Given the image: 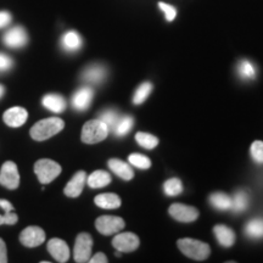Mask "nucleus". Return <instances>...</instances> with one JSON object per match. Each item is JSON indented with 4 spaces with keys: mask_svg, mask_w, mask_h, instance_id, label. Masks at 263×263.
<instances>
[{
    "mask_svg": "<svg viewBox=\"0 0 263 263\" xmlns=\"http://www.w3.org/2000/svg\"><path fill=\"white\" fill-rule=\"evenodd\" d=\"M42 104L55 114L64 112L66 108V100L60 94H47L43 98Z\"/></svg>",
    "mask_w": 263,
    "mask_h": 263,
    "instance_id": "obj_18",
    "label": "nucleus"
},
{
    "mask_svg": "<svg viewBox=\"0 0 263 263\" xmlns=\"http://www.w3.org/2000/svg\"><path fill=\"white\" fill-rule=\"evenodd\" d=\"M87 183L91 189L104 188V186H106L111 183V176L106 171H94L87 178Z\"/></svg>",
    "mask_w": 263,
    "mask_h": 263,
    "instance_id": "obj_22",
    "label": "nucleus"
},
{
    "mask_svg": "<svg viewBox=\"0 0 263 263\" xmlns=\"http://www.w3.org/2000/svg\"><path fill=\"white\" fill-rule=\"evenodd\" d=\"M89 262L90 263H106L107 262V258H106V256H105L104 254L99 252V254L94 255L93 257L89 258Z\"/></svg>",
    "mask_w": 263,
    "mask_h": 263,
    "instance_id": "obj_40",
    "label": "nucleus"
},
{
    "mask_svg": "<svg viewBox=\"0 0 263 263\" xmlns=\"http://www.w3.org/2000/svg\"><path fill=\"white\" fill-rule=\"evenodd\" d=\"M215 235L218 242L224 248H230V246L234 245L235 242V234L229 227L219 224L215 227Z\"/></svg>",
    "mask_w": 263,
    "mask_h": 263,
    "instance_id": "obj_21",
    "label": "nucleus"
},
{
    "mask_svg": "<svg viewBox=\"0 0 263 263\" xmlns=\"http://www.w3.org/2000/svg\"><path fill=\"white\" fill-rule=\"evenodd\" d=\"M3 42H4V44L9 48H22L28 43L27 32H26V29L24 27H21V26H15V27L6 31L4 37H3Z\"/></svg>",
    "mask_w": 263,
    "mask_h": 263,
    "instance_id": "obj_8",
    "label": "nucleus"
},
{
    "mask_svg": "<svg viewBox=\"0 0 263 263\" xmlns=\"http://www.w3.org/2000/svg\"><path fill=\"white\" fill-rule=\"evenodd\" d=\"M121 115L118 114V111L112 110V108H107L99 115V120H101L106 124L108 128V132H114L116 128L118 121H120Z\"/></svg>",
    "mask_w": 263,
    "mask_h": 263,
    "instance_id": "obj_25",
    "label": "nucleus"
},
{
    "mask_svg": "<svg viewBox=\"0 0 263 263\" xmlns=\"http://www.w3.org/2000/svg\"><path fill=\"white\" fill-rule=\"evenodd\" d=\"M170 215L176 221L179 222H194L199 217V211L193 206H186L183 203H173L168 210Z\"/></svg>",
    "mask_w": 263,
    "mask_h": 263,
    "instance_id": "obj_11",
    "label": "nucleus"
},
{
    "mask_svg": "<svg viewBox=\"0 0 263 263\" xmlns=\"http://www.w3.org/2000/svg\"><path fill=\"white\" fill-rule=\"evenodd\" d=\"M4 93H5V88L3 87L2 84H0V98H2L3 95H4Z\"/></svg>",
    "mask_w": 263,
    "mask_h": 263,
    "instance_id": "obj_41",
    "label": "nucleus"
},
{
    "mask_svg": "<svg viewBox=\"0 0 263 263\" xmlns=\"http://www.w3.org/2000/svg\"><path fill=\"white\" fill-rule=\"evenodd\" d=\"M108 168H110L112 172L116 174V176L120 177L124 180H130L134 177L133 170L130 168V166L123 161L118 159H111L107 162Z\"/></svg>",
    "mask_w": 263,
    "mask_h": 263,
    "instance_id": "obj_17",
    "label": "nucleus"
},
{
    "mask_svg": "<svg viewBox=\"0 0 263 263\" xmlns=\"http://www.w3.org/2000/svg\"><path fill=\"white\" fill-rule=\"evenodd\" d=\"M98 232L103 235H112L124 228V221L116 216H101L95 221Z\"/></svg>",
    "mask_w": 263,
    "mask_h": 263,
    "instance_id": "obj_7",
    "label": "nucleus"
},
{
    "mask_svg": "<svg viewBox=\"0 0 263 263\" xmlns=\"http://www.w3.org/2000/svg\"><path fill=\"white\" fill-rule=\"evenodd\" d=\"M3 215H4V224L6 226H14L18 221V217L14 211L3 212Z\"/></svg>",
    "mask_w": 263,
    "mask_h": 263,
    "instance_id": "obj_36",
    "label": "nucleus"
},
{
    "mask_svg": "<svg viewBox=\"0 0 263 263\" xmlns=\"http://www.w3.org/2000/svg\"><path fill=\"white\" fill-rule=\"evenodd\" d=\"M159 6L160 9L164 12V16H166L167 21H173V20L176 18V15H177L176 8H173L172 5L166 4V3H159Z\"/></svg>",
    "mask_w": 263,
    "mask_h": 263,
    "instance_id": "obj_34",
    "label": "nucleus"
},
{
    "mask_svg": "<svg viewBox=\"0 0 263 263\" xmlns=\"http://www.w3.org/2000/svg\"><path fill=\"white\" fill-rule=\"evenodd\" d=\"M85 183H87V173L84 171H78L65 186V195L68 197H78L83 192Z\"/></svg>",
    "mask_w": 263,
    "mask_h": 263,
    "instance_id": "obj_16",
    "label": "nucleus"
},
{
    "mask_svg": "<svg viewBox=\"0 0 263 263\" xmlns=\"http://www.w3.org/2000/svg\"><path fill=\"white\" fill-rule=\"evenodd\" d=\"M91 248H93V239L88 233H81L76 239L73 257L77 263L89 262L91 257Z\"/></svg>",
    "mask_w": 263,
    "mask_h": 263,
    "instance_id": "obj_5",
    "label": "nucleus"
},
{
    "mask_svg": "<svg viewBox=\"0 0 263 263\" xmlns=\"http://www.w3.org/2000/svg\"><path fill=\"white\" fill-rule=\"evenodd\" d=\"M94 91L90 87H82L72 97V106L77 111H85L89 108L93 100Z\"/></svg>",
    "mask_w": 263,
    "mask_h": 263,
    "instance_id": "obj_13",
    "label": "nucleus"
},
{
    "mask_svg": "<svg viewBox=\"0 0 263 263\" xmlns=\"http://www.w3.org/2000/svg\"><path fill=\"white\" fill-rule=\"evenodd\" d=\"M210 203L217 210L227 211L232 210V197H229L227 194L223 193H213L210 196Z\"/></svg>",
    "mask_w": 263,
    "mask_h": 263,
    "instance_id": "obj_24",
    "label": "nucleus"
},
{
    "mask_svg": "<svg viewBox=\"0 0 263 263\" xmlns=\"http://www.w3.org/2000/svg\"><path fill=\"white\" fill-rule=\"evenodd\" d=\"M136 139L140 146L145 147V149H154V147L157 146L159 144V139L155 136H151L149 133H143V132H139L137 133Z\"/></svg>",
    "mask_w": 263,
    "mask_h": 263,
    "instance_id": "obj_30",
    "label": "nucleus"
},
{
    "mask_svg": "<svg viewBox=\"0 0 263 263\" xmlns=\"http://www.w3.org/2000/svg\"><path fill=\"white\" fill-rule=\"evenodd\" d=\"M249 194L245 190H239L232 199V210L234 212H244L249 206Z\"/></svg>",
    "mask_w": 263,
    "mask_h": 263,
    "instance_id": "obj_26",
    "label": "nucleus"
},
{
    "mask_svg": "<svg viewBox=\"0 0 263 263\" xmlns=\"http://www.w3.org/2000/svg\"><path fill=\"white\" fill-rule=\"evenodd\" d=\"M133 123H134V120L132 116H121L116 128H115L114 133L116 134L117 137L126 136V134L129 133L132 127H133Z\"/></svg>",
    "mask_w": 263,
    "mask_h": 263,
    "instance_id": "obj_29",
    "label": "nucleus"
},
{
    "mask_svg": "<svg viewBox=\"0 0 263 263\" xmlns=\"http://www.w3.org/2000/svg\"><path fill=\"white\" fill-rule=\"evenodd\" d=\"M20 241L26 248H37L45 241V233L39 227H27L20 234Z\"/></svg>",
    "mask_w": 263,
    "mask_h": 263,
    "instance_id": "obj_9",
    "label": "nucleus"
},
{
    "mask_svg": "<svg viewBox=\"0 0 263 263\" xmlns=\"http://www.w3.org/2000/svg\"><path fill=\"white\" fill-rule=\"evenodd\" d=\"M8 262V251H6V245L4 240L0 239V263Z\"/></svg>",
    "mask_w": 263,
    "mask_h": 263,
    "instance_id": "obj_38",
    "label": "nucleus"
},
{
    "mask_svg": "<svg viewBox=\"0 0 263 263\" xmlns=\"http://www.w3.org/2000/svg\"><path fill=\"white\" fill-rule=\"evenodd\" d=\"M245 235L250 239L263 238V218H254L245 226Z\"/></svg>",
    "mask_w": 263,
    "mask_h": 263,
    "instance_id": "obj_23",
    "label": "nucleus"
},
{
    "mask_svg": "<svg viewBox=\"0 0 263 263\" xmlns=\"http://www.w3.org/2000/svg\"><path fill=\"white\" fill-rule=\"evenodd\" d=\"M0 210H3V212L14 211V206H12V203L8 201V200L2 199L0 200Z\"/></svg>",
    "mask_w": 263,
    "mask_h": 263,
    "instance_id": "obj_39",
    "label": "nucleus"
},
{
    "mask_svg": "<svg viewBox=\"0 0 263 263\" xmlns=\"http://www.w3.org/2000/svg\"><path fill=\"white\" fill-rule=\"evenodd\" d=\"M251 156L255 162L263 163V141L256 140L251 145Z\"/></svg>",
    "mask_w": 263,
    "mask_h": 263,
    "instance_id": "obj_33",
    "label": "nucleus"
},
{
    "mask_svg": "<svg viewBox=\"0 0 263 263\" xmlns=\"http://www.w3.org/2000/svg\"><path fill=\"white\" fill-rule=\"evenodd\" d=\"M4 224V215L3 213H0V226Z\"/></svg>",
    "mask_w": 263,
    "mask_h": 263,
    "instance_id": "obj_42",
    "label": "nucleus"
},
{
    "mask_svg": "<svg viewBox=\"0 0 263 263\" xmlns=\"http://www.w3.org/2000/svg\"><path fill=\"white\" fill-rule=\"evenodd\" d=\"M108 128L101 120H91L83 126L82 129V141L85 144H97L106 139Z\"/></svg>",
    "mask_w": 263,
    "mask_h": 263,
    "instance_id": "obj_3",
    "label": "nucleus"
},
{
    "mask_svg": "<svg viewBox=\"0 0 263 263\" xmlns=\"http://www.w3.org/2000/svg\"><path fill=\"white\" fill-rule=\"evenodd\" d=\"M139 238L133 233H120L115 236L112 245L120 252H132L139 248Z\"/></svg>",
    "mask_w": 263,
    "mask_h": 263,
    "instance_id": "obj_10",
    "label": "nucleus"
},
{
    "mask_svg": "<svg viewBox=\"0 0 263 263\" xmlns=\"http://www.w3.org/2000/svg\"><path fill=\"white\" fill-rule=\"evenodd\" d=\"M48 251L58 262L65 263L70 258V249L64 240L54 238L49 240Z\"/></svg>",
    "mask_w": 263,
    "mask_h": 263,
    "instance_id": "obj_15",
    "label": "nucleus"
},
{
    "mask_svg": "<svg viewBox=\"0 0 263 263\" xmlns=\"http://www.w3.org/2000/svg\"><path fill=\"white\" fill-rule=\"evenodd\" d=\"M28 118V112L26 111V108L15 106L9 108L4 112V116H3V120L4 122L8 124V126L12 128H17L24 126Z\"/></svg>",
    "mask_w": 263,
    "mask_h": 263,
    "instance_id": "obj_14",
    "label": "nucleus"
},
{
    "mask_svg": "<svg viewBox=\"0 0 263 263\" xmlns=\"http://www.w3.org/2000/svg\"><path fill=\"white\" fill-rule=\"evenodd\" d=\"M107 70L104 65L93 64L84 68L82 72V81L89 84H101L106 80Z\"/></svg>",
    "mask_w": 263,
    "mask_h": 263,
    "instance_id": "obj_12",
    "label": "nucleus"
},
{
    "mask_svg": "<svg viewBox=\"0 0 263 263\" xmlns=\"http://www.w3.org/2000/svg\"><path fill=\"white\" fill-rule=\"evenodd\" d=\"M178 248L184 255L188 257L196 259V261H203L210 256L211 249L206 242L200 241V240L184 238L178 240Z\"/></svg>",
    "mask_w": 263,
    "mask_h": 263,
    "instance_id": "obj_2",
    "label": "nucleus"
},
{
    "mask_svg": "<svg viewBox=\"0 0 263 263\" xmlns=\"http://www.w3.org/2000/svg\"><path fill=\"white\" fill-rule=\"evenodd\" d=\"M238 74L240 78L245 81H250V80H255L256 74H257V70L251 62L248 60H241L238 64Z\"/></svg>",
    "mask_w": 263,
    "mask_h": 263,
    "instance_id": "obj_27",
    "label": "nucleus"
},
{
    "mask_svg": "<svg viewBox=\"0 0 263 263\" xmlns=\"http://www.w3.org/2000/svg\"><path fill=\"white\" fill-rule=\"evenodd\" d=\"M164 193L168 196H177L183 192V185L182 182L178 178H172L168 179L163 185Z\"/></svg>",
    "mask_w": 263,
    "mask_h": 263,
    "instance_id": "obj_31",
    "label": "nucleus"
},
{
    "mask_svg": "<svg viewBox=\"0 0 263 263\" xmlns=\"http://www.w3.org/2000/svg\"><path fill=\"white\" fill-rule=\"evenodd\" d=\"M61 47L67 52H76L82 47V38L77 32L70 31L65 33L61 38Z\"/></svg>",
    "mask_w": 263,
    "mask_h": 263,
    "instance_id": "obj_19",
    "label": "nucleus"
},
{
    "mask_svg": "<svg viewBox=\"0 0 263 263\" xmlns=\"http://www.w3.org/2000/svg\"><path fill=\"white\" fill-rule=\"evenodd\" d=\"M0 185L9 190H15L20 185V173L15 162L6 161L0 170Z\"/></svg>",
    "mask_w": 263,
    "mask_h": 263,
    "instance_id": "obj_6",
    "label": "nucleus"
},
{
    "mask_svg": "<svg viewBox=\"0 0 263 263\" xmlns=\"http://www.w3.org/2000/svg\"><path fill=\"white\" fill-rule=\"evenodd\" d=\"M95 205L100 209L105 210H114L118 209L121 206V199L120 196H117L116 194L112 193H106V194H100L94 199Z\"/></svg>",
    "mask_w": 263,
    "mask_h": 263,
    "instance_id": "obj_20",
    "label": "nucleus"
},
{
    "mask_svg": "<svg viewBox=\"0 0 263 263\" xmlns=\"http://www.w3.org/2000/svg\"><path fill=\"white\" fill-rule=\"evenodd\" d=\"M151 90H153V84L150 82H144L143 84H140L136 90V94L133 97V103L136 105L143 104L144 101L146 100L147 97H149Z\"/></svg>",
    "mask_w": 263,
    "mask_h": 263,
    "instance_id": "obj_28",
    "label": "nucleus"
},
{
    "mask_svg": "<svg viewBox=\"0 0 263 263\" xmlns=\"http://www.w3.org/2000/svg\"><path fill=\"white\" fill-rule=\"evenodd\" d=\"M34 173L42 184H49L61 173V166L52 160L42 159L35 162Z\"/></svg>",
    "mask_w": 263,
    "mask_h": 263,
    "instance_id": "obj_4",
    "label": "nucleus"
},
{
    "mask_svg": "<svg viewBox=\"0 0 263 263\" xmlns=\"http://www.w3.org/2000/svg\"><path fill=\"white\" fill-rule=\"evenodd\" d=\"M14 65V60L9 57V55L0 52V72H6Z\"/></svg>",
    "mask_w": 263,
    "mask_h": 263,
    "instance_id": "obj_35",
    "label": "nucleus"
},
{
    "mask_svg": "<svg viewBox=\"0 0 263 263\" xmlns=\"http://www.w3.org/2000/svg\"><path fill=\"white\" fill-rule=\"evenodd\" d=\"M65 127V122L59 117L45 118L37 122L31 128V137L37 141H44L57 136Z\"/></svg>",
    "mask_w": 263,
    "mask_h": 263,
    "instance_id": "obj_1",
    "label": "nucleus"
},
{
    "mask_svg": "<svg viewBox=\"0 0 263 263\" xmlns=\"http://www.w3.org/2000/svg\"><path fill=\"white\" fill-rule=\"evenodd\" d=\"M11 14L8 11H0V28H4L11 22Z\"/></svg>",
    "mask_w": 263,
    "mask_h": 263,
    "instance_id": "obj_37",
    "label": "nucleus"
},
{
    "mask_svg": "<svg viewBox=\"0 0 263 263\" xmlns=\"http://www.w3.org/2000/svg\"><path fill=\"white\" fill-rule=\"evenodd\" d=\"M128 161H129L130 164H133V166H136L140 170H147L151 166V161L149 157L140 155V154H132L128 157Z\"/></svg>",
    "mask_w": 263,
    "mask_h": 263,
    "instance_id": "obj_32",
    "label": "nucleus"
}]
</instances>
